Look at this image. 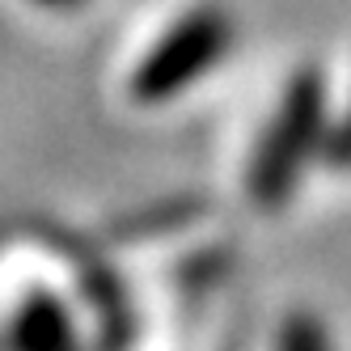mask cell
I'll use <instances>...</instances> for the list:
<instances>
[{
  "label": "cell",
  "mask_w": 351,
  "mask_h": 351,
  "mask_svg": "<svg viewBox=\"0 0 351 351\" xmlns=\"http://www.w3.org/2000/svg\"><path fill=\"white\" fill-rule=\"evenodd\" d=\"M322 161H330L335 169H351V89H347V97H343V110L326 119Z\"/></svg>",
  "instance_id": "5b68a950"
},
{
  "label": "cell",
  "mask_w": 351,
  "mask_h": 351,
  "mask_svg": "<svg viewBox=\"0 0 351 351\" xmlns=\"http://www.w3.org/2000/svg\"><path fill=\"white\" fill-rule=\"evenodd\" d=\"M233 47V17L216 5H199L182 13L161 38L136 60L128 77V97L136 106H161L169 97L186 93L229 56Z\"/></svg>",
  "instance_id": "7a4b0ae2"
},
{
  "label": "cell",
  "mask_w": 351,
  "mask_h": 351,
  "mask_svg": "<svg viewBox=\"0 0 351 351\" xmlns=\"http://www.w3.org/2000/svg\"><path fill=\"white\" fill-rule=\"evenodd\" d=\"M275 351H335V339L313 313L296 309L280 322V330H275Z\"/></svg>",
  "instance_id": "277c9868"
},
{
  "label": "cell",
  "mask_w": 351,
  "mask_h": 351,
  "mask_svg": "<svg viewBox=\"0 0 351 351\" xmlns=\"http://www.w3.org/2000/svg\"><path fill=\"white\" fill-rule=\"evenodd\" d=\"M326 81L313 68H296L271 106V119L245 161V195L254 208H280L296 191L300 169L322 157L326 140Z\"/></svg>",
  "instance_id": "6da1fadb"
},
{
  "label": "cell",
  "mask_w": 351,
  "mask_h": 351,
  "mask_svg": "<svg viewBox=\"0 0 351 351\" xmlns=\"http://www.w3.org/2000/svg\"><path fill=\"white\" fill-rule=\"evenodd\" d=\"M9 347L13 351H81L77 322L60 296L34 288L9 317Z\"/></svg>",
  "instance_id": "3957f363"
},
{
  "label": "cell",
  "mask_w": 351,
  "mask_h": 351,
  "mask_svg": "<svg viewBox=\"0 0 351 351\" xmlns=\"http://www.w3.org/2000/svg\"><path fill=\"white\" fill-rule=\"evenodd\" d=\"M30 5H38V9H47V13H68V9H77L81 0H30Z\"/></svg>",
  "instance_id": "8992f818"
}]
</instances>
